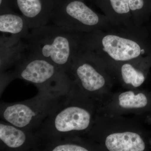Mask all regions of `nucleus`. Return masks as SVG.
Wrapping results in <instances>:
<instances>
[{"mask_svg": "<svg viewBox=\"0 0 151 151\" xmlns=\"http://www.w3.org/2000/svg\"><path fill=\"white\" fill-rule=\"evenodd\" d=\"M49 22L81 33L113 27L103 14L97 12L81 0H54Z\"/></svg>", "mask_w": 151, "mask_h": 151, "instance_id": "nucleus-6", "label": "nucleus"}, {"mask_svg": "<svg viewBox=\"0 0 151 151\" xmlns=\"http://www.w3.org/2000/svg\"><path fill=\"white\" fill-rule=\"evenodd\" d=\"M1 150L37 151L38 139L35 133L1 120Z\"/></svg>", "mask_w": 151, "mask_h": 151, "instance_id": "nucleus-8", "label": "nucleus"}, {"mask_svg": "<svg viewBox=\"0 0 151 151\" xmlns=\"http://www.w3.org/2000/svg\"><path fill=\"white\" fill-rule=\"evenodd\" d=\"M134 24L142 26L151 6V0H128Z\"/></svg>", "mask_w": 151, "mask_h": 151, "instance_id": "nucleus-17", "label": "nucleus"}, {"mask_svg": "<svg viewBox=\"0 0 151 151\" xmlns=\"http://www.w3.org/2000/svg\"><path fill=\"white\" fill-rule=\"evenodd\" d=\"M11 68L4 71L9 82L15 78L34 84L39 91L68 92L74 86V80L68 73L40 57L26 52Z\"/></svg>", "mask_w": 151, "mask_h": 151, "instance_id": "nucleus-4", "label": "nucleus"}, {"mask_svg": "<svg viewBox=\"0 0 151 151\" xmlns=\"http://www.w3.org/2000/svg\"><path fill=\"white\" fill-rule=\"evenodd\" d=\"M12 0H0V14L14 12Z\"/></svg>", "mask_w": 151, "mask_h": 151, "instance_id": "nucleus-18", "label": "nucleus"}, {"mask_svg": "<svg viewBox=\"0 0 151 151\" xmlns=\"http://www.w3.org/2000/svg\"><path fill=\"white\" fill-rule=\"evenodd\" d=\"M150 122L151 123V117H150Z\"/></svg>", "mask_w": 151, "mask_h": 151, "instance_id": "nucleus-20", "label": "nucleus"}, {"mask_svg": "<svg viewBox=\"0 0 151 151\" xmlns=\"http://www.w3.org/2000/svg\"><path fill=\"white\" fill-rule=\"evenodd\" d=\"M81 1H86V0H81ZM92 1V0H91Z\"/></svg>", "mask_w": 151, "mask_h": 151, "instance_id": "nucleus-21", "label": "nucleus"}, {"mask_svg": "<svg viewBox=\"0 0 151 151\" xmlns=\"http://www.w3.org/2000/svg\"><path fill=\"white\" fill-rule=\"evenodd\" d=\"M114 27H130L133 22L128 0H92Z\"/></svg>", "mask_w": 151, "mask_h": 151, "instance_id": "nucleus-10", "label": "nucleus"}, {"mask_svg": "<svg viewBox=\"0 0 151 151\" xmlns=\"http://www.w3.org/2000/svg\"><path fill=\"white\" fill-rule=\"evenodd\" d=\"M24 17L14 11L0 14V31L3 33L18 36L23 39L30 31Z\"/></svg>", "mask_w": 151, "mask_h": 151, "instance_id": "nucleus-15", "label": "nucleus"}, {"mask_svg": "<svg viewBox=\"0 0 151 151\" xmlns=\"http://www.w3.org/2000/svg\"><path fill=\"white\" fill-rule=\"evenodd\" d=\"M27 45L22 38L3 34L0 38L1 72L11 68L27 51Z\"/></svg>", "mask_w": 151, "mask_h": 151, "instance_id": "nucleus-11", "label": "nucleus"}, {"mask_svg": "<svg viewBox=\"0 0 151 151\" xmlns=\"http://www.w3.org/2000/svg\"><path fill=\"white\" fill-rule=\"evenodd\" d=\"M76 84L34 133L38 139L78 136L91 129L94 122L91 100Z\"/></svg>", "mask_w": 151, "mask_h": 151, "instance_id": "nucleus-2", "label": "nucleus"}, {"mask_svg": "<svg viewBox=\"0 0 151 151\" xmlns=\"http://www.w3.org/2000/svg\"><path fill=\"white\" fill-rule=\"evenodd\" d=\"M81 33L47 24L30 30L23 40L27 52L48 60L71 76L73 58L80 48Z\"/></svg>", "mask_w": 151, "mask_h": 151, "instance_id": "nucleus-3", "label": "nucleus"}, {"mask_svg": "<svg viewBox=\"0 0 151 151\" xmlns=\"http://www.w3.org/2000/svg\"><path fill=\"white\" fill-rule=\"evenodd\" d=\"M149 144H150V146H151V139L149 140Z\"/></svg>", "mask_w": 151, "mask_h": 151, "instance_id": "nucleus-19", "label": "nucleus"}, {"mask_svg": "<svg viewBox=\"0 0 151 151\" xmlns=\"http://www.w3.org/2000/svg\"><path fill=\"white\" fill-rule=\"evenodd\" d=\"M110 72L107 65L99 58L80 48L73 58L70 73L75 84L90 97L105 87Z\"/></svg>", "mask_w": 151, "mask_h": 151, "instance_id": "nucleus-7", "label": "nucleus"}, {"mask_svg": "<svg viewBox=\"0 0 151 151\" xmlns=\"http://www.w3.org/2000/svg\"><path fill=\"white\" fill-rule=\"evenodd\" d=\"M70 91H39L36 96L30 100L1 103V120L34 133Z\"/></svg>", "mask_w": 151, "mask_h": 151, "instance_id": "nucleus-5", "label": "nucleus"}, {"mask_svg": "<svg viewBox=\"0 0 151 151\" xmlns=\"http://www.w3.org/2000/svg\"><path fill=\"white\" fill-rule=\"evenodd\" d=\"M117 101L122 109L151 110V97L145 92L125 91L119 94Z\"/></svg>", "mask_w": 151, "mask_h": 151, "instance_id": "nucleus-16", "label": "nucleus"}, {"mask_svg": "<svg viewBox=\"0 0 151 151\" xmlns=\"http://www.w3.org/2000/svg\"><path fill=\"white\" fill-rule=\"evenodd\" d=\"M104 145L110 151H143L147 144L142 136L137 132H113L105 138Z\"/></svg>", "mask_w": 151, "mask_h": 151, "instance_id": "nucleus-12", "label": "nucleus"}, {"mask_svg": "<svg viewBox=\"0 0 151 151\" xmlns=\"http://www.w3.org/2000/svg\"><path fill=\"white\" fill-rule=\"evenodd\" d=\"M143 35L142 26H137L82 33L80 48L99 58L113 72L119 64L146 54Z\"/></svg>", "mask_w": 151, "mask_h": 151, "instance_id": "nucleus-1", "label": "nucleus"}, {"mask_svg": "<svg viewBox=\"0 0 151 151\" xmlns=\"http://www.w3.org/2000/svg\"><path fill=\"white\" fill-rule=\"evenodd\" d=\"M14 9L18 10L27 21L31 30L49 22L54 0H12Z\"/></svg>", "mask_w": 151, "mask_h": 151, "instance_id": "nucleus-9", "label": "nucleus"}, {"mask_svg": "<svg viewBox=\"0 0 151 151\" xmlns=\"http://www.w3.org/2000/svg\"><path fill=\"white\" fill-rule=\"evenodd\" d=\"M37 151H87L89 146L84 144L78 136L38 139Z\"/></svg>", "mask_w": 151, "mask_h": 151, "instance_id": "nucleus-14", "label": "nucleus"}, {"mask_svg": "<svg viewBox=\"0 0 151 151\" xmlns=\"http://www.w3.org/2000/svg\"><path fill=\"white\" fill-rule=\"evenodd\" d=\"M146 60L142 57L119 64L113 72L120 76L125 84L139 87L146 80Z\"/></svg>", "mask_w": 151, "mask_h": 151, "instance_id": "nucleus-13", "label": "nucleus"}]
</instances>
